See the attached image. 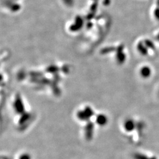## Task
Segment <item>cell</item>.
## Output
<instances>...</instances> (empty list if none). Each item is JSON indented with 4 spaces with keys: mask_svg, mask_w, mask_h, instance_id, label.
<instances>
[{
    "mask_svg": "<svg viewBox=\"0 0 159 159\" xmlns=\"http://www.w3.org/2000/svg\"><path fill=\"white\" fill-rule=\"evenodd\" d=\"M85 135L86 137L88 138H91L93 134V125H92V123H89L87 127H86V129H85Z\"/></svg>",
    "mask_w": 159,
    "mask_h": 159,
    "instance_id": "1",
    "label": "cell"
},
{
    "mask_svg": "<svg viewBox=\"0 0 159 159\" xmlns=\"http://www.w3.org/2000/svg\"><path fill=\"white\" fill-rule=\"evenodd\" d=\"M97 123L100 125H104L107 123V119L104 115H100L97 117Z\"/></svg>",
    "mask_w": 159,
    "mask_h": 159,
    "instance_id": "2",
    "label": "cell"
},
{
    "mask_svg": "<svg viewBox=\"0 0 159 159\" xmlns=\"http://www.w3.org/2000/svg\"><path fill=\"white\" fill-rule=\"evenodd\" d=\"M125 127L127 131L132 130L134 128V123L132 120H128L125 124Z\"/></svg>",
    "mask_w": 159,
    "mask_h": 159,
    "instance_id": "3",
    "label": "cell"
},
{
    "mask_svg": "<svg viewBox=\"0 0 159 159\" xmlns=\"http://www.w3.org/2000/svg\"><path fill=\"white\" fill-rule=\"evenodd\" d=\"M134 159H154L150 158L149 157H148L147 156H145L143 154H136L134 156Z\"/></svg>",
    "mask_w": 159,
    "mask_h": 159,
    "instance_id": "4",
    "label": "cell"
},
{
    "mask_svg": "<svg viewBox=\"0 0 159 159\" xmlns=\"http://www.w3.org/2000/svg\"><path fill=\"white\" fill-rule=\"evenodd\" d=\"M20 159H31L30 158V156L28 155V154H23L22 156H20Z\"/></svg>",
    "mask_w": 159,
    "mask_h": 159,
    "instance_id": "5",
    "label": "cell"
}]
</instances>
